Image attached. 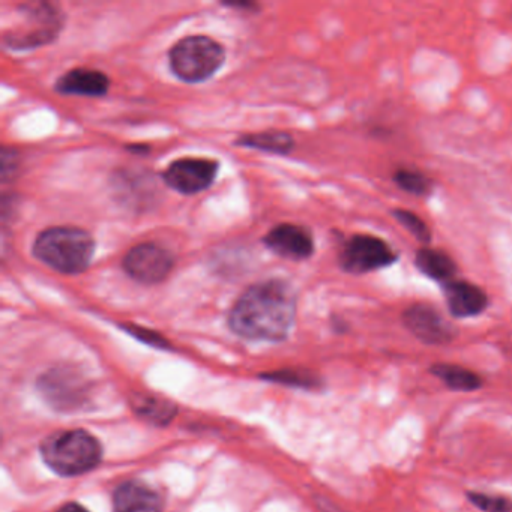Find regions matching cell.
Instances as JSON below:
<instances>
[{
    "label": "cell",
    "mask_w": 512,
    "mask_h": 512,
    "mask_svg": "<svg viewBox=\"0 0 512 512\" xmlns=\"http://www.w3.org/2000/svg\"><path fill=\"white\" fill-rule=\"evenodd\" d=\"M296 317V293L287 281L272 278L248 287L229 313V326L248 340L280 341Z\"/></svg>",
    "instance_id": "obj_1"
},
{
    "label": "cell",
    "mask_w": 512,
    "mask_h": 512,
    "mask_svg": "<svg viewBox=\"0 0 512 512\" xmlns=\"http://www.w3.org/2000/svg\"><path fill=\"white\" fill-rule=\"evenodd\" d=\"M32 253L59 274L79 275L94 259L95 239L80 227H49L35 238Z\"/></svg>",
    "instance_id": "obj_2"
},
{
    "label": "cell",
    "mask_w": 512,
    "mask_h": 512,
    "mask_svg": "<svg viewBox=\"0 0 512 512\" xmlns=\"http://www.w3.org/2000/svg\"><path fill=\"white\" fill-rule=\"evenodd\" d=\"M41 455L47 466L62 476L91 472L100 463V442L85 430L58 431L44 440Z\"/></svg>",
    "instance_id": "obj_3"
},
{
    "label": "cell",
    "mask_w": 512,
    "mask_h": 512,
    "mask_svg": "<svg viewBox=\"0 0 512 512\" xmlns=\"http://www.w3.org/2000/svg\"><path fill=\"white\" fill-rule=\"evenodd\" d=\"M170 70L185 83L212 79L226 62V50L205 35H193L178 41L169 53Z\"/></svg>",
    "instance_id": "obj_4"
},
{
    "label": "cell",
    "mask_w": 512,
    "mask_h": 512,
    "mask_svg": "<svg viewBox=\"0 0 512 512\" xmlns=\"http://www.w3.org/2000/svg\"><path fill=\"white\" fill-rule=\"evenodd\" d=\"M337 260L341 271L359 277L391 268L400 260V254L380 236L355 233L341 242Z\"/></svg>",
    "instance_id": "obj_5"
},
{
    "label": "cell",
    "mask_w": 512,
    "mask_h": 512,
    "mask_svg": "<svg viewBox=\"0 0 512 512\" xmlns=\"http://www.w3.org/2000/svg\"><path fill=\"white\" fill-rule=\"evenodd\" d=\"M20 14L25 17L22 26L4 34V46L14 50L34 49L56 40L64 26V17L53 5L46 2L23 4Z\"/></svg>",
    "instance_id": "obj_6"
},
{
    "label": "cell",
    "mask_w": 512,
    "mask_h": 512,
    "mask_svg": "<svg viewBox=\"0 0 512 512\" xmlns=\"http://www.w3.org/2000/svg\"><path fill=\"white\" fill-rule=\"evenodd\" d=\"M122 268L128 277L146 286L161 283L172 274L175 257L167 248L155 242H143L125 254Z\"/></svg>",
    "instance_id": "obj_7"
},
{
    "label": "cell",
    "mask_w": 512,
    "mask_h": 512,
    "mask_svg": "<svg viewBox=\"0 0 512 512\" xmlns=\"http://www.w3.org/2000/svg\"><path fill=\"white\" fill-rule=\"evenodd\" d=\"M404 328L419 341L430 346H443L457 338L458 329L427 302H415L401 314Z\"/></svg>",
    "instance_id": "obj_8"
},
{
    "label": "cell",
    "mask_w": 512,
    "mask_h": 512,
    "mask_svg": "<svg viewBox=\"0 0 512 512\" xmlns=\"http://www.w3.org/2000/svg\"><path fill=\"white\" fill-rule=\"evenodd\" d=\"M220 164L206 158H181L173 161L163 173L167 187L185 196L202 193L214 185Z\"/></svg>",
    "instance_id": "obj_9"
},
{
    "label": "cell",
    "mask_w": 512,
    "mask_h": 512,
    "mask_svg": "<svg viewBox=\"0 0 512 512\" xmlns=\"http://www.w3.org/2000/svg\"><path fill=\"white\" fill-rule=\"evenodd\" d=\"M263 244L272 253L293 262L308 260L316 251L313 233L307 227L293 223H281L272 227L263 238Z\"/></svg>",
    "instance_id": "obj_10"
},
{
    "label": "cell",
    "mask_w": 512,
    "mask_h": 512,
    "mask_svg": "<svg viewBox=\"0 0 512 512\" xmlns=\"http://www.w3.org/2000/svg\"><path fill=\"white\" fill-rule=\"evenodd\" d=\"M443 298L449 313L455 319L481 316L490 307V296L478 284L464 278H455L442 284Z\"/></svg>",
    "instance_id": "obj_11"
},
{
    "label": "cell",
    "mask_w": 512,
    "mask_h": 512,
    "mask_svg": "<svg viewBox=\"0 0 512 512\" xmlns=\"http://www.w3.org/2000/svg\"><path fill=\"white\" fill-rule=\"evenodd\" d=\"M55 89L62 95L100 98L109 92L110 79L103 71L74 68L56 80Z\"/></svg>",
    "instance_id": "obj_12"
},
{
    "label": "cell",
    "mask_w": 512,
    "mask_h": 512,
    "mask_svg": "<svg viewBox=\"0 0 512 512\" xmlns=\"http://www.w3.org/2000/svg\"><path fill=\"white\" fill-rule=\"evenodd\" d=\"M115 512H161L160 494L142 481H127L116 488L113 496Z\"/></svg>",
    "instance_id": "obj_13"
},
{
    "label": "cell",
    "mask_w": 512,
    "mask_h": 512,
    "mask_svg": "<svg viewBox=\"0 0 512 512\" xmlns=\"http://www.w3.org/2000/svg\"><path fill=\"white\" fill-rule=\"evenodd\" d=\"M413 266L422 277L428 278L440 286L458 278V272H460L458 263L455 262L451 254L440 250V248L431 247V245L416 250Z\"/></svg>",
    "instance_id": "obj_14"
},
{
    "label": "cell",
    "mask_w": 512,
    "mask_h": 512,
    "mask_svg": "<svg viewBox=\"0 0 512 512\" xmlns=\"http://www.w3.org/2000/svg\"><path fill=\"white\" fill-rule=\"evenodd\" d=\"M235 145L256 149L266 154L289 155L295 148V140L284 131H266V133L244 134L238 137Z\"/></svg>",
    "instance_id": "obj_15"
},
{
    "label": "cell",
    "mask_w": 512,
    "mask_h": 512,
    "mask_svg": "<svg viewBox=\"0 0 512 512\" xmlns=\"http://www.w3.org/2000/svg\"><path fill=\"white\" fill-rule=\"evenodd\" d=\"M392 182L398 190L403 193L410 194V196L421 197L427 199L433 194L434 184L433 179L419 169L413 167L400 166L392 172Z\"/></svg>",
    "instance_id": "obj_16"
},
{
    "label": "cell",
    "mask_w": 512,
    "mask_h": 512,
    "mask_svg": "<svg viewBox=\"0 0 512 512\" xmlns=\"http://www.w3.org/2000/svg\"><path fill=\"white\" fill-rule=\"evenodd\" d=\"M431 373L454 391H476L482 386V380L478 374L458 365L436 364L431 367Z\"/></svg>",
    "instance_id": "obj_17"
},
{
    "label": "cell",
    "mask_w": 512,
    "mask_h": 512,
    "mask_svg": "<svg viewBox=\"0 0 512 512\" xmlns=\"http://www.w3.org/2000/svg\"><path fill=\"white\" fill-rule=\"evenodd\" d=\"M391 214L401 227H404L416 241L421 242L422 247H428L431 244L433 232L421 215L404 208H394Z\"/></svg>",
    "instance_id": "obj_18"
},
{
    "label": "cell",
    "mask_w": 512,
    "mask_h": 512,
    "mask_svg": "<svg viewBox=\"0 0 512 512\" xmlns=\"http://www.w3.org/2000/svg\"><path fill=\"white\" fill-rule=\"evenodd\" d=\"M137 412L146 418L154 419L155 422H167L172 416L169 404L166 401L157 400V398H143V401L136 404Z\"/></svg>",
    "instance_id": "obj_19"
},
{
    "label": "cell",
    "mask_w": 512,
    "mask_h": 512,
    "mask_svg": "<svg viewBox=\"0 0 512 512\" xmlns=\"http://www.w3.org/2000/svg\"><path fill=\"white\" fill-rule=\"evenodd\" d=\"M469 500L484 512H509L512 509V503L503 497L488 496L482 493H469Z\"/></svg>",
    "instance_id": "obj_20"
},
{
    "label": "cell",
    "mask_w": 512,
    "mask_h": 512,
    "mask_svg": "<svg viewBox=\"0 0 512 512\" xmlns=\"http://www.w3.org/2000/svg\"><path fill=\"white\" fill-rule=\"evenodd\" d=\"M56 512H89L88 509L80 506L79 503H67V505L62 506Z\"/></svg>",
    "instance_id": "obj_21"
},
{
    "label": "cell",
    "mask_w": 512,
    "mask_h": 512,
    "mask_svg": "<svg viewBox=\"0 0 512 512\" xmlns=\"http://www.w3.org/2000/svg\"><path fill=\"white\" fill-rule=\"evenodd\" d=\"M128 149H130L131 152H142V154H145V152L149 151L148 146L142 145V146H128Z\"/></svg>",
    "instance_id": "obj_22"
}]
</instances>
